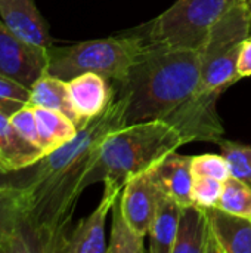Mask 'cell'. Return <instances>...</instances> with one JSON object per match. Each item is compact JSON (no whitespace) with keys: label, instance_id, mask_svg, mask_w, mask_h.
Wrapping results in <instances>:
<instances>
[{"label":"cell","instance_id":"cell-1","mask_svg":"<svg viewBox=\"0 0 251 253\" xmlns=\"http://www.w3.org/2000/svg\"><path fill=\"white\" fill-rule=\"evenodd\" d=\"M124 101L78 129L74 139L44 154L28 168L24 188V234L28 253H62L75 205L102 141L124 127Z\"/></svg>","mask_w":251,"mask_h":253},{"label":"cell","instance_id":"cell-2","mask_svg":"<svg viewBox=\"0 0 251 253\" xmlns=\"http://www.w3.org/2000/svg\"><path fill=\"white\" fill-rule=\"evenodd\" d=\"M200 82V50L148 44L126 79L114 83L124 101V125L166 120L197 95Z\"/></svg>","mask_w":251,"mask_h":253},{"label":"cell","instance_id":"cell-3","mask_svg":"<svg viewBox=\"0 0 251 253\" xmlns=\"http://www.w3.org/2000/svg\"><path fill=\"white\" fill-rule=\"evenodd\" d=\"M188 142L180 129L163 119L117 129L99 145L86 185L109 182L123 188L129 179L149 170L163 157Z\"/></svg>","mask_w":251,"mask_h":253},{"label":"cell","instance_id":"cell-4","mask_svg":"<svg viewBox=\"0 0 251 253\" xmlns=\"http://www.w3.org/2000/svg\"><path fill=\"white\" fill-rule=\"evenodd\" d=\"M146 47V42L136 30L71 46L52 44L47 47L46 73L67 82L83 73H96L112 83H120Z\"/></svg>","mask_w":251,"mask_h":253},{"label":"cell","instance_id":"cell-5","mask_svg":"<svg viewBox=\"0 0 251 253\" xmlns=\"http://www.w3.org/2000/svg\"><path fill=\"white\" fill-rule=\"evenodd\" d=\"M251 34V21L244 0L235 3L210 28L200 49L201 82L195 99L216 107L217 98L240 80L237 65L244 40Z\"/></svg>","mask_w":251,"mask_h":253},{"label":"cell","instance_id":"cell-6","mask_svg":"<svg viewBox=\"0 0 251 253\" xmlns=\"http://www.w3.org/2000/svg\"><path fill=\"white\" fill-rule=\"evenodd\" d=\"M235 0H176L166 12L135 28L149 46L200 50L210 28Z\"/></svg>","mask_w":251,"mask_h":253},{"label":"cell","instance_id":"cell-7","mask_svg":"<svg viewBox=\"0 0 251 253\" xmlns=\"http://www.w3.org/2000/svg\"><path fill=\"white\" fill-rule=\"evenodd\" d=\"M47 67V49L34 46L12 33L0 19V76L31 87Z\"/></svg>","mask_w":251,"mask_h":253},{"label":"cell","instance_id":"cell-8","mask_svg":"<svg viewBox=\"0 0 251 253\" xmlns=\"http://www.w3.org/2000/svg\"><path fill=\"white\" fill-rule=\"evenodd\" d=\"M121 191L123 188L104 182V194L99 205L86 219L80 221L77 227L68 233L62 253H107L105 222L108 212L112 211Z\"/></svg>","mask_w":251,"mask_h":253},{"label":"cell","instance_id":"cell-9","mask_svg":"<svg viewBox=\"0 0 251 253\" xmlns=\"http://www.w3.org/2000/svg\"><path fill=\"white\" fill-rule=\"evenodd\" d=\"M163 196L164 194L146 172L133 176L123 187L120 196L123 213L132 228L142 237L148 236L151 222Z\"/></svg>","mask_w":251,"mask_h":253},{"label":"cell","instance_id":"cell-10","mask_svg":"<svg viewBox=\"0 0 251 253\" xmlns=\"http://www.w3.org/2000/svg\"><path fill=\"white\" fill-rule=\"evenodd\" d=\"M67 83L71 102L81 122V127L105 113L115 99L117 92L112 80L101 74L83 73L70 79Z\"/></svg>","mask_w":251,"mask_h":253},{"label":"cell","instance_id":"cell-11","mask_svg":"<svg viewBox=\"0 0 251 253\" xmlns=\"http://www.w3.org/2000/svg\"><path fill=\"white\" fill-rule=\"evenodd\" d=\"M0 19L19 39L47 49L52 37L49 25L34 4V0H0Z\"/></svg>","mask_w":251,"mask_h":253},{"label":"cell","instance_id":"cell-12","mask_svg":"<svg viewBox=\"0 0 251 253\" xmlns=\"http://www.w3.org/2000/svg\"><path fill=\"white\" fill-rule=\"evenodd\" d=\"M191 159L173 151L146 170L160 191L182 206L192 203L194 175L191 170Z\"/></svg>","mask_w":251,"mask_h":253},{"label":"cell","instance_id":"cell-13","mask_svg":"<svg viewBox=\"0 0 251 253\" xmlns=\"http://www.w3.org/2000/svg\"><path fill=\"white\" fill-rule=\"evenodd\" d=\"M22 185L0 187V253H28L24 234Z\"/></svg>","mask_w":251,"mask_h":253},{"label":"cell","instance_id":"cell-14","mask_svg":"<svg viewBox=\"0 0 251 253\" xmlns=\"http://www.w3.org/2000/svg\"><path fill=\"white\" fill-rule=\"evenodd\" d=\"M173 253H217L207 209L195 203L182 206Z\"/></svg>","mask_w":251,"mask_h":253},{"label":"cell","instance_id":"cell-15","mask_svg":"<svg viewBox=\"0 0 251 253\" xmlns=\"http://www.w3.org/2000/svg\"><path fill=\"white\" fill-rule=\"evenodd\" d=\"M217 253H251V219L220 208L207 209Z\"/></svg>","mask_w":251,"mask_h":253},{"label":"cell","instance_id":"cell-16","mask_svg":"<svg viewBox=\"0 0 251 253\" xmlns=\"http://www.w3.org/2000/svg\"><path fill=\"white\" fill-rule=\"evenodd\" d=\"M44 153L27 142L12 126L9 116L0 111V173H18L37 163Z\"/></svg>","mask_w":251,"mask_h":253},{"label":"cell","instance_id":"cell-17","mask_svg":"<svg viewBox=\"0 0 251 253\" xmlns=\"http://www.w3.org/2000/svg\"><path fill=\"white\" fill-rule=\"evenodd\" d=\"M30 105L56 110L70 117L77 125V127L81 129V122L71 102L67 80L44 73L30 87Z\"/></svg>","mask_w":251,"mask_h":253},{"label":"cell","instance_id":"cell-18","mask_svg":"<svg viewBox=\"0 0 251 253\" xmlns=\"http://www.w3.org/2000/svg\"><path fill=\"white\" fill-rule=\"evenodd\" d=\"M34 113L37 119L40 148L44 154L65 145L78 133L77 125L56 110L34 107Z\"/></svg>","mask_w":251,"mask_h":253},{"label":"cell","instance_id":"cell-19","mask_svg":"<svg viewBox=\"0 0 251 253\" xmlns=\"http://www.w3.org/2000/svg\"><path fill=\"white\" fill-rule=\"evenodd\" d=\"M180 209L182 205L167 196H163L148 233L149 251L152 253H173Z\"/></svg>","mask_w":251,"mask_h":253},{"label":"cell","instance_id":"cell-20","mask_svg":"<svg viewBox=\"0 0 251 253\" xmlns=\"http://www.w3.org/2000/svg\"><path fill=\"white\" fill-rule=\"evenodd\" d=\"M120 196L112 206V227L107 253H143L145 237L138 234L127 222L121 209Z\"/></svg>","mask_w":251,"mask_h":253},{"label":"cell","instance_id":"cell-21","mask_svg":"<svg viewBox=\"0 0 251 253\" xmlns=\"http://www.w3.org/2000/svg\"><path fill=\"white\" fill-rule=\"evenodd\" d=\"M217 208L251 219V185L229 176L223 182V191Z\"/></svg>","mask_w":251,"mask_h":253},{"label":"cell","instance_id":"cell-22","mask_svg":"<svg viewBox=\"0 0 251 253\" xmlns=\"http://www.w3.org/2000/svg\"><path fill=\"white\" fill-rule=\"evenodd\" d=\"M217 144L229 165L231 176L251 185V147L223 138H220Z\"/></svg>","mask_w":251,"mask_h":253},{"label":"cell","instance_id":"cell-23","mask_svg":"<svg viewBox=\"0 0 251 253\" xmlns=\"http://www.w3.org/2000/svg\"><path fill=\"white\" fill-rule=\"evenodd\" d=\"M30 104V87L0 76V111L12 116L22 107Z\"/></svg>","mask_w":251,"mask_h":253},{"label":"cell","instance_id":"cell-24","mask_svg":"<svg viewBox=\"0 0 251 253\" xmlns=\"http://www.w3.org/2000/svg\"><path fill=\"white\" fill-rule=\"evenodd\" d=\"M191 170L194 176H209L223 182L231 176L229 165L222 154L194 156L191 159Z\"/></svg>","mask_w":251,"mask_h":253},{"label":"cell","instance_id":"cell-25","mask_svg":"<svg viewBox=\"0 0 251 253\" xmlns=\"http://www.w3.org/2000/svg\"><path fill=\"white\" fill-rule=\"evenodd\" d=\"M223 191V181L209 176H194L192 181V203L210 209L217 208Z\"/></svg>","mask_w":251,"mask_h":253},{"label":"cell","instance_id":"cell-26","mask_svg":"<svg viewBox=\"0 0 251 253\" xmlns=\"http://www.w3.org/2000/svg\"><path fill=\"white\" fill-rule=\"evenodd\" d=\"M10 123L15 127V130L30 144L40 148V136H38V127H37V119L34 113L33 105H25L16 113H13L10 117ZM41 150V148H40Z\"/></svg>","mask_w":251,"mask_h":253},{"label":"cell","instance_id":"cell-27","mask_svg":"<svg viewBox=\"0 0 251 253\" xmlns=\"http://www.w3.org/2000/svg\"><path fill=\"white\" fill-rule=\"evenodd\" d=\"M237 71H238L240 79L250 77L251 76V34L243 43V47H241V52H240V58H238Z\"/></svg>","mask_w":251,"mask_h":253},{"label":"cell","instance_id":"cell-28","mask_svg":"<svg viewBox=\"0 0 251 253\" xmlns=\"http://www.w3.org/2000/svg\"><path fill=\"white\" fill-rule=\"evenodd\" d=\"M28 175V168L18 172V173H10V175H3L0 173V187L6 185H16V184H25Z\"/></svg>","mask_w":251,"mask_h":253},{"label":"cell","instance_id":"cell-29","mask_svg":"<svg viewBox=\"0 0 251 253\" xmlns=\"http://www.w3.org/2000/svg\"><path fill=\"white\" fill-rule=\"evenodd\" d=\"M246 1V6L249 9V15H250V21H251V0H244Z\"/></svg>","mask_w":251,"mask_h":253}]
</instances>
